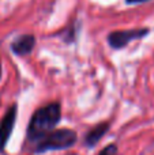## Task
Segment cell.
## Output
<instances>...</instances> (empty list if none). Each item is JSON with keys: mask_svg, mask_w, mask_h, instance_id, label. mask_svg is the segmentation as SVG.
<instances>
[{"mask_svg": "<svg viewBox=\"0 0 154 155\" xmlns=\"http://www.w3.org/2000/svg\"><path fill=\"white\" fill-rule=\"evenodd\" d=\"M62 120V105L60 102H49L38 107L30 117L26 129V144L33 146L44 136L51 134Z\"/></svg>", "mask_w": 154, "mask_h": 155, "instance_id": "obj_1", "label": "cell"}, {"mask_svg": "<svg viewBox=\"0 0 154 155\" xmlns=\"http://www.w3.org/2000/svg\"><path fill=\"white\" fill-rule=\"evenodd\" d=\"M78 142V134L70 128L53 129L51 134L44 136L38 143L32 147V153L34 155L46 154L49 151H63L70 150Z\"/></svg>", "mask_w": 154, "mask_h": 155, "instance_id": "obj_2", "label": "cell"}, {"mask_svg": "<svg viewBox=\"0 0 154 155\" xmlns=\"http://www.w3.org/2000/svg\"><path fill=\"white\" fill-rule=\"evenodd\" d=\"M150 34L149 27H135V29H124V30H113L106 35V42L115 51L124 49L132 41H138L146 38Z\"/></svg>", "mask_w": 154, "mask_h": 155, "instance_id": "obj_3", "label": "cell"}, {"mask_svg": "<svg viewBox=\"0 0 154 155\" xmlns=\"http://www.w3.org/2000/svg\"><path fill=\"white\" fill-rule=\"evenodd\" d=\"M16 117H18V104H12L5 110L4 116L0 120V154L4 153L7 147L8 140L15 128Z\"/></svg>", "mask_w": 154, "mask_h": 155, "instance_id": "obj_4", "label": "cell"}, {"mask_svg": "<svg viewBox=\"0 0 154 155\" xmlns=\"http://www.w3.org/2000/svg\"><path fill=\"white\" fill-rule=\"evenodd\" d=\"M35 44H37V38H35L34 34H22L11 41L10 49L15 56L25 57L29 56L34 51Z\"/></svg>", "mask_w": 154, "mask_h": 155, "instance_id": "obj_5", "label": "cell"}, {"mask_svg": "<svg viewBox=\"0 0 154 155\" xmlns=\"http://www.w3.org/2000/svg\"><path fill=\"white\" fill-rule=\"evenodd\" d=\"M109 128H111V123L109 121H102V123L95 124L94 127H92L83 135V146L86 148H94L101 142V139L108 134Z\"/></svg>", "mask_w": 154, "mask_h": 155, "instance_id": "obj_6", "label": "cell"}, {"mask_svg": "<svg viewBox=\"0 0 154 155\" xmlns=\"http://www.w3.org/2000/svg\"><path fill=\"white\" fill-rule=\"evenodd\" d=\"M79 29H81V23L78 21L72 22L68 27H65V30L63 31V34H60V38L64 41L65 44H74L78 40V34H79Z\"/></svg>", "mask_w": 154, "mask_h": 155, "instance_id": "obj_7", "label": "cell"}, {"mask_svg": "<svg viewBox=\"0 0 154 155\" xmlns=\"http://www.w3.org/2000/svg\"><path fill=\"white\" fill-rule=\"evenodd\" d=\"M98 155H119V147L116 143H111V144L105 146Z\"/></svg>", "mask_w": 154, "mask_h": 155, "instance_id": "obj_8", "label": "cell"}, {"mask_svg": "<svg viewBox=\"0 0 154 155\" xmlns=\"http://www.w3.org/2000/svg\"><path fill=\"white\" fill-rule=\"evenodd\" d=\"M150 0H126V4L134 5V4H141V3H147Z\"/></svg>", "mask_w": 154, "mask_h": 155, "instance_id": "obj_9", "label": "cell"}, {"mask_svg": "<svg viewBox=\"0 0 154 155\" xmlns=\"http://www.w3.org/2000/svg\"><path fill=\"white\" fill-rule=\"evenodd\" d=\"M2 74H3V67H2V59H0V79H2Z\"/></svg>", "mask_w": 154, "mask_h": 155, "instance_id": "obj_10", "label": "cell"}, {"mask_svg": "<svg viewBox=\"0 0 154 155\" xmlns=\"http://www.w3.org/2000/svg\"><path fill=\"white\" fill-rule=\"evenodd\" d=\"M72 155H75V154H72Z\"/></svg>", "mask_w": 154, "mask_h": 155, "instance_id": "obj_11", "label": "cell"}]
</instances>
